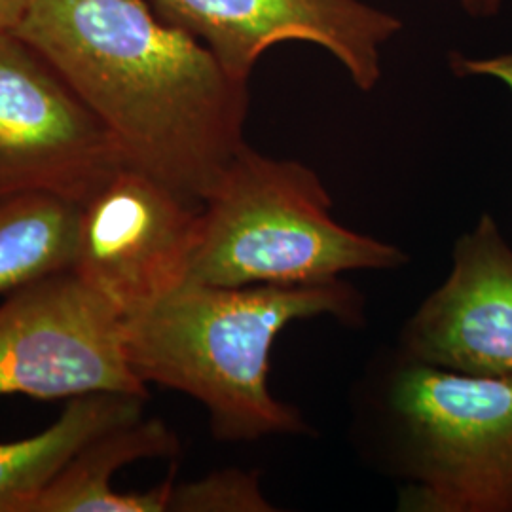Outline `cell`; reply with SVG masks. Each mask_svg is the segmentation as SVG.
<instances>
[{
  "label": "cell",
  "instance_id": "16",
  "mask_svg": "<svg viewBox=\"0 0 512 512\" xmlns=\"http://www.w3.org/2000/svg\"><path fill=\"white\" fill-rule=\"evenodd\" d=\"M459 4L469 18L490 19L501 12L505 0H459Z\"/></svg>",
  "mask_w": 512,
  "mask_h": 512
},
{
  "label": "cell",
  "instance_id": "14",
  "mask_svg": "<svg viewBox=\"0 0 512 512\" xmlns=\"http://www.w3.org/2000/svg\"><path fill=\"white\" fill-rule=\"evenodd\" d=\"M450 67L456 76H484L494 78L505 84L512 93V54L494 55V57H467L452 54Z\"/></svg>",
  "mask_w": 512,
  "mask_h": 512
},
{
  "label": "cell",
  "instance_id": "8",
  "mask_svg": "<svg viewBox=\"0 0 512 512\" xmlns=\"http://www.w3.org/2000/svg\"><path fill=\"white\" fill-rule=\"evenodd\" d=\"M203 42L234 78L249 82L258 59L283 42L329 52L361 92L382 80L384 48L403 31L399 16L366 0H147Z\"/></svg>",
  "mask_w": 512,
  "mask_h": 512
},
{
  "label": "cell",
  "instance_id": "13",
  "mask_svg": "<svg viewBox=\"0 0 512 512\" xmlns=\"http://www.w3.org/2000/svg\"><path fill=\"white\" fill-rule=\"evenodd\" d=\"M169 511L272 512L275 507L262 494L258 473L226 469L194 482L173 484Z\"/></svg>",
  "mask_w": 512,
  "mask_h": 512
},
{
  "label": "cell",
  "instance_id": "4",
  "mask_svg": "<svg viewBox=\"0 0 512 512\" xmlns=\"http://www.w3.org/2000/svg\"><path fill=\"white\" fill-rule=\"evenodd\" d=\"M406 260L399 247L334 220L329 190L311 167L245 145L202 203L188 281L311 285Z\"/></svg>",
  "mask_w": 512,
  "mask_h": 512
},
{
  "label": "cell",
  "instance_id": "11",
  "mask_svg": "<svg viewBox=\"0 0 512 512\" xmlns=\"http://www.w3.org/2000/svg\"><path fill=\"white\" fill-rule=\"evenodd\" d=\"M145 397L93 393L71 399L57 420L33 437L0 442V512L29 505L93 439L143 418Z\"/></svg>",
  "mask_w": 512,
  "mask_h": 512
},
{
  "label": "cell",
  "instance_id": "3",
  "mask_svg": "<svg viewBox=\"0 0 512 512\" xmlns=\"http://www.w3.org/2000/svg\"><path fill=\"white\" fill-rule=\"evenodd\" d=\"M370 427L408 512H512V376H475L403 353L372 391Z\"/></svg>",
  "mask_w": 512,
  "mask_h": 512
},
{
  "label": "cell",
  "instance_id": "7",
  "mask_svg": "<svg viewBox=\"0 0 512 512\" xmlns=\"http://www.w3.org/2000/svg\"><path fill=\"white\" fill-rule=\"evenodd\" d=\"M124 165L65 78L16 31H0V198L50 192L82 205Z\"/></svg>",
  "mask_w": 512,
  "mask_h": 512
},
{
  "label": "cell",
  "instance_id": "10",
  "mask_svg": "<svg viewBox=\"0 0 512 512\" xmlns=\"http://www.w3.org/2000/svg\"><path fill=\"white\" fill-rule=\"evenodd\" d=\"M177 435L158 418L118 425L88 442L67 467L35 497L27 512L169 511L173 476L145 492H118L112 476L143 459L175 458Z\"/></svg>",
  "mask_w": 512,
  "mask_h": 512
},
{
  "label": "cell",
  "instance_id": "15",
  "mask_svg": "<svg viewBox=\"0 0 512 512\" xmlns=\"http://www.w3.org/2000/svg\"><path fill=\"white\" fill-rule=\"evenodd\" d=\"M29 0H0V31H14L27 10Z\"/></svg>",
  "mask_w": 512,
  "mask_h": 512
},
{
  "label": "cell",
  "instance_id": "12",
  "mask_svg": "<svg viewBox=\"0 0 512 512\" xmlns=\"http://www.w3.org/2000/svg\"><path fill=\"white\" fill-rule=\"evenodd\" d=\"M80 203L50 192L0 198V296L73 268Z\"/></svg>",
  "mask_w": 512,
  "mask_h": 512
},
{
  "label": "cell",
  "instance_id": "5",
  "mask_svg": "<svg viewBox=\"0 0 512 512\" xmlns=\"http://www.w3.org/2000/svg\"><path fill=\"white\" fill-rule=\"evenodd\" d=\"M93 393L148 399L126 355L124 317L73 270L8 294L0 304V397Z\"/></svg>",
  "mask_w": 512,
  "mask_h": 512
},
{
  "label": "cell",
  "instance_id": "6",
  "mask_svg": "<svg viewBox=\"0 0 512 512\" xmlns=\"http://www.w3.org/2000/svg\"><path fill=\"white\" fill-rule=\"evenodd\" d=\"M202 203L124 165L80 205L74 274L120 317L150 310L190 279Z\"/></svg>",
  "mask_w": 512,
  "mask_h": 512
},
{
  "label": "cell",
  "instance_id": "1",
  "mask_svg": "<svg viewBox=\"0 0 512 512\" xmlns=\"http://www.w3.org/2000/svg\"><path fill=\"white\" fill-rule=\"evenodd\" d=\"M109 129L129 167L203 203L245 147L249 82L147 0H29L14 29Z\"/></svg>",
  "mask_w": 512,
  "mask_h": 512
},
{
  "label": "cell",
  "instance_id": "9",
  "mask_svg": "<svg viewBox=\"0 0 512 512\" xmlns=\"http://www.w3.org/2000/svg\"><path fill=\"white\" fill-rule=\"evenodd\" d=\"M404 357L475 376H512V249L492 215L456 241L452 270L408 319Z\"/></svg>",
  "mask_w": 512,
  "mask_h": 512
},
{
  "label": "cell",
  "instance_id": "2",
  "mask_svg": "<svg viewBox=\"0 0 512 512\" xmlns=\"http://www.w3.org/2000/svg\"><path fill=\"white\" fill-rule=\"evenodd\" d=\"M363 310V296L344 279L249 287L188 281L126 319L124 344L137 378L202 403L220 442L310 435L302 412L270 391L275 340L294 321L330 315L355 325Z\"/></svg>",
  "mask_w": 512,
  "mask_h": 512
}]
</instances>
